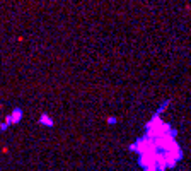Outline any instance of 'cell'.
Masks as SVG:
<instances>
[{
  "label": "cell",
  "mask_w": 191,
  "mask_h": 171,
  "mask_svg": "<svg viewBox=\"0 0 191 171\" xmlns=\"http://www.w3.org/2000/svg\"><path fill=\"white\" fill-rule=\"evenodd\" d=\"M41 123H44V125H53L51 118H48V116H41Z\"/></svg>",
  "instance_id": "obj_1"
}]
</instances>
